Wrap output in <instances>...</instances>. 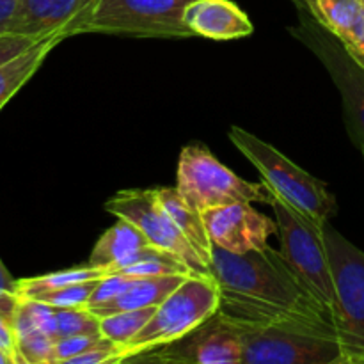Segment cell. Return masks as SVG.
<instances>
[{
    "mask_svg": "<svg viewBox=\"0 0 364 364\" xmlns=\"http://www.w3.org/2000/svg\"><path fill=\"white\" fill-rule=\"evenodd\" d=\"M210 274L219 287L217 315L224 322L338 338L329 309L270 245L244 255L213 245Z\"/></svg>",
    "mask_w": 364,
    "mask_h": 364,
    "instance_id": "6da1fadb",
    "label": "cell"
},
{
    "mask_svg": "<svg viewBox=\"0 0 364 364\" xmlns=\"http://www.w3.org/2000/svg\"><path fill=\"white\" fill-rule=\"evenodd\" d=\"M228 137L235 148L258 169L263 183L277 199H283L318 226H323L336 215V198L327 188V183L306 173L279 149L244 128L231 127Z\"/></svg>",
    "mask_w": 364,
    "mask_h": 364,
    "instance_id": "7a4b0ae2",
    "label": "cell"
},
{
    "mask_svg": "<svg viewBox=\"0 0 364 364\" xmlns=\"http://www.w3.org/2000/svg\"><path fill=\"white\" fill-rule=\"evenodd\" d=\"M294 6L297 9V23L288 27V32L327 70L341 96L348 137L361 151L364 148V63L352 55L336 36L316 23L302 4L294 2Z\"/></svg>",
    "mask_w": 364,
    "mask_h": 364,
    "instance_id": "3957f363",
    "label": "cell"
},
{
    "mask_svg": "<svg viewBox=\"0 0 364 364\" xmlns=\"http://www.w3.org/2000/svg\"><path fill=\"white\" fill-rule=\"evenodd\" d=\"M323 240L336 291L333 323L345 364H364V252L331 223L323 224Z\"/></svg>",
    "mask_w": 364,
    "mask_h": 364,
    "instance_id": "277c9868",
    "label": "cell"
},
{
    "mask_svg": "<svg viewBox=\"0 0 364 364\" xmlns=\"http://www.w3.org/2000/svg\"><path fill=\"white\" fill-rule=\"evenodd\" d=\"M176 188L188 205L199 212L231 203H267L276 196L265 183H252L228 169L205 144L194 142L181 149L176 171Z\"/></svg>",
    "mask_w": 364,
    "mask_h": 364,
    "instance_id": "5b68a950",
    "label": "cell"
},
{
    "mask_svg": "<svg viewBox=\"0 0 364 364\" xmlns=\"http://www.w3.org/2000/svg\"><path fill=\"white\" fill-rule=\"evenodd\" d=\"M219 299V287L212 276H188L162 304L156 306L144 329L123 348L121 363L180 340L196 327L203 326L217 315Z\"/></svg>",
    "mask_w": 364,
    "mask_h": 364,
    "instance_id": "8992f818",
    "label": "cell"
},
{
    "mask_svg": "<svg viewBox=\"0 0 364 364\" xmlns=\"http://www.w3.org/2000/svg\"><path fill=\"white\" fill-rule=\"evenodd\" d=\"M192 0H96L78 34H110L127 38H196L183 13Z\"/></svg>",
    "mask_w": 364,
    "mask_h": 364,
    "instance_id": "52a82bcc",
    "label": "cell"
},
{
    "mask_svg": "<svg viewBox=\"0 0 364 364\" xmlns=\"http://www.w3.org/2000/svg\"><path fill=\"white\" fill-rule=\"evenodd\" d=\"M270 206L277 223L279 252L291 270L297 274L299 279L333 315L336 291H334L333 270L323 240V226L309 220L283 199L276 198Z\"/></svg>",
    "mask_w": 364,
    "mask_h": 364,
    "instance_id": "ba28073f",
    "label": "cell"
},
{
    "mask_svg": "<svg viewBox=\"0 0 364 364\" xmlns=\"http://www.w3.org/2000/svg\"><path fill=\"white\" fill-rule=\"evenodd\" d=\"M235 331L244 348L242 364H345L338 338L281 327H235Z\"/></svg>",
    "mask_w": 364,
    "mask_h": 364,
    "instance_id": "9c48e42d",
    "label": "cell"
},
{
    "mask_svg": "<svg viewBox=\"0 0 364 364\" xmlns=\"http://www.w3.org/2000/svg\"><path fill=\"white\" fill-rule=\"evenodd\" d=\"M105 210L117 219L134 223L155 247L176 255L196 274L212 276L198 251L192 247L191 242L183 237L166 210L160 206L155 188H130V191L117 192L105 203Z\"/></svg>",
    "mask_w": 364,
    "mask_h": 364,
    "instance_id": "30bf717a",
    "label": "cell"
},
{
    "mask_svg": "<svg viewBox=\"0 0 364 364\" xmlns=\"http://www.w3.org/2000/svg\"><path fill=\"white\" fill-rule=\"evenodd\" d=\"M242 355L244 348L235 327L224 322L219 315H213L180 340L134 355L127 363L242 364Z\"/></svg>",
    "mask_w": 364,
    "mask_h": 364,
    "instance_id": "8fae6325",
    "label": "cell"
},
{
    "mask_svg": "<svg viewBox=\"0 0 364 364\" xmlns=\"http://www.w3.org/2000/svg\"><path fill=\"white\" fill-rule=\"evenodd\" d=\"M210 240L217 247L244 255L269 245V237L277 233L276 219H269L252 203H231L203 212Z\"/></svg>",
    "mask_w": 364,
    "mask_h": 364,
    "instance_id": "7c38bea8",
    "label": "cell"
},
{
    "mask_svg": "<svg viewBox=\"0 0 364 364\" xmlns=\"http://www.w3.org/2000/svg\"><path fill=\"white\" fill-rule=\"evenodd\" d=\"M96 0H18L13 32L46 38L60 32L77 36V28L91 14Z\"/></svg>",
    "mask_w": 364,
    "mask_h": 364,
    "instance_id": "4fadbf2b",
    "label": "cell"
},
{
    "mask_svg": "<svg viewBox=\"0 0 364 364\" xmlns=\"http://www.w3.org/2000/svg\"><path fill=\"white\" fill-rule=\"evenodd\" d=\"M183 21L196 36L213 41H233L255 32L247 14L231 0H192Z\"/></svg>",
    "mask_w": 364,
    "mask_h": 364,
    "instance_id": "5bb4252c",
    "label": "cell"
},
{
    "mask_svg": "<svg viewBox=\"0 0 364 364\" xmlns=\"http://www.w3.org/2000/svg\"><path fill=\"white\" fill-rule=\"evenodd\" d=\"M188 276H164V277H135L130 287L121 291L117 297L103 302V304L87 308L96 316H109L112 313L128 311V309H142L159 306L187 279Z\"/></svg>",
    "mask_w": 364,
    "mask_h": 364,
    "instance_id": "9a60e30c",
    "label": "cell"
},
{
    "mask_svg": "<svg viewBox=\"0 0 364 364\" xmlns=\"http://www.w3.org/2000/svg\"><path fill=\"white\" fill-rule=\"evenodd\" d=\"M155 196L156 199H159L160 206L166 210V213L171 217V220L176 224L178 230L183 233V237L191 242L192 247H194L196 251H198V255L201 256L203 263L210 269L213 244L212 240H210V235L208 230H206L203 213L199 212V210H196L192 205H188L183 199V196L178 192L176 187L155 188Z\"/></svg>",
    "mask_w": 364,
    "mask_h": 364,
    "instance_id": "2e32d148",
    "label": "cell"
},
{
    "mask_svg": "<svg viewBox=\"0 0 364 364\" xmlns=\"http://www.w3.org/2000/svg\"><path fill=\"white\" fill-rule=\"evenodd\" d=\"M151 245V242L134 223L127 219H117V223L109 228L95 244L89 256V265L103 267L110 274L121 263L127 262L132 255Z\"/></svg>",
    "mask_w": 364,
    "mask_h": 364,
    "instance_id": "e0dca14e",
    "label": "cell"
},
{
    "mask_svg": "<svg viewBox=\"0 0 364 364\" xmlns=\"http://www.w3.org/2000/svg\"><path fill=\"white\" fill-rule=\"evenodd\" d=\"M308 9L326 31L336 36L345 46L352 45L364 16V0H291Z\"/></svg>",
    "mask_w": 364,
    "mask_h": 364,
    "instance_id": "ac0fdd59",
    "label": "cell"
},
{
    "mask_svg": "<svg viewBox=\"0 0 364 364\" xmlns=\"http://www.w3.org/2000/svg\"><path fill=\"white\" fill-rule=\"evenodd\" d=\"M64 39H66L64 34L55 32V34L48 36L43 41H39L38 45L25 50L23 53H20V55L0 66V110L34 77V73L43 66L48 53Z\"/></svg>",
    "mask_w": 364,
    "mask_h": 364,
    "instance_id": "d6986e66",
    "label": "cell"
},
{
    "mask_svg": "<svg viewBox=\"0 0 364 364\" xmlns=\"http://www.w3.org/2000/svg\"><path fill=\"white\" fill-rule=\"evenodd\" d=\"M105 276H109V270L103 269V267H95V265L75 267V269L50 272V274H45V276L16 279L14 294H16L20 299H34L36 295L45 294V291L59 290V288L70 287V284H77V283H85V281L103 279Z\"/></svg>",
    "mask_w": 364,
    "mask_h": 364,
    "instance_id": "ffe728a7",
    "label": "cell"
},
{
    "mask_svg": "<svg viewBox=\"0 0 364 364\" xmlns=\"http://www.w3.org/2000/svg\"><path fill=\"white\" fill-rule=\"evenodd\" d=\"M155 309L156 308L153 306V308L128 309V311L102 316L100 318V334L112 341V343L119 345L121 348H124L144 329L146 323L149 322V318L155 313Z\"/></svg>",
    "mask_w": 364,
    "mask_h": 364,
    "instance_id": "44dd1931",
    "label": "cell"
},
{
    "mask_svg": "<svg viewBox=\"0 0 364 364\" xmlns=\"http://www.w3.org/2000/svg\"><path fill=\"white\" fill-rule=\"evenodd\" d=\"M100 281L102 279L85 281V283L70 284V287L59 288V290L45 291V294L36 295L32 301L45 302V304L52 306V308H57V309L87 308L89 301H91L92 294H95Z\"/></svg>",
    "mask_w": 364,
    "mask_h": 364,
    "instance_id": "7402d4cb",
    "label": "cell"
},
{
    "mask_svg": "<svg viewBox=\"0 0 364 364\" xmlns=\"http://www.w3.org/2000/svg\"><path fill=\"white\" fill-rule=\"evenodd\" d=\"M20 364H52L55 338L41 331H27L16 336Z\"/></svg>",
    "mask_w": 364,
    "mask_h": 364,
    "instance_id": "603a6c76",
    "label": "cell"
},
{
    "mask_svg": "<svg viewBox=\"0 0 364 364\" xmlns=\"http://www.w3.org/2000/svg\"><path fill=\"white\" fill-rule=\"evenodd\" d=\"M57 334L75 336V334H100V316L87 308L57 309Z\"/></svg>",
    "mask_w": 364,
    "mask_h": 364,
    "instance_id": "cb8c5ba5",
    "label": "cell"
},
{
    "mask_svg": "<svg viewBox=\"0 0 364 364\" xmlns=\"http://www.w3.org/2000/svg\"><path fill=\"white\" fill-rule=\"evenodd\" d=\"M102 334H75V336L57 338L53 345L52 364H68L73 358L84 354L87 348L102 340Z\"/></svg>",
    "mask_w": 364,
    "mask_h": 364,
    "instance_id": "d4e9b609",
    "label": "cell"
},
{
    "mask_svg": "<svg viewBox=\"0 0 364 364\" xmlns=\"http://www.w3.org/2000/svg\"><path fill=\"white\" fill-rule=\"evenodd\" d=\"M46 38H48V36H46ZM43 39L45 38L18 34V32H6V34H0V66L6 64L7 60L14 59L16 55H20V53H23L25 50L38 45V43L43 41Z\"/></svg>",
    "mask_w": 364,
    "mask_h": 364,
    "instance_id": "484cf974",
    "label": "cell"
},
{
    "mask_svg": "<svg viewBox=\"0 0 364 364\" xmlns=\"http://www.w3.org/2000/svg\"><path fill=\"white\" fill-rule=\"evenodd\" d=\"M16 11L18 0H0V34L13 32Z\"/></svg>",
    "mask_w": 364,
    "mask_h": 364,
    "instance_id": "4316f807",
    "label": "cell"
},
{
    "mask_svg": "<svg viewBox=\"0 0 364 364\" xmlns=\"http://www.w3.org/2000/svg\"><path fill=\"white\" fill-rule=\"evenodd\" d=\"M348 52L364 63V16H363L361 25H359L358 32H355L354 39H352V45L348 46Z\"/></svg>",
    "mask_w": 364,
    "mask_h": 364,
    "instance_id": "83f0119b",
    "label": "cell"
},
{
    "mask_svg": "<svg viewBox=\"0 0 364 364\" xmlns=\"http://www.w3.org/2000/svg\"><path fill=\"white\" fill-rule=\"evenodd\" d=\"M16 288V279L9 274V270L6 269V265L0 259V294H6V291H14Z\"/></svg>",
    "mask_w": 364,
    "mask_h": 364,
    "instance_id": "f1b7e54d",
    "label": "cell"
},
{
    "mask_svg": "<svg viewBox=\"0 0 364 364\" xmlns=\"http://www.w3.org/2000/svg\"><path fill=\"white\" fill-rule=\"evenodd\" d=\"M361 155H363V159H364V148L361 149Z\"/></svg>",
    "mask_w": 364,
    "mask_h": 364,
    "instance_id": "f546056e",
    "label": "cell"
}]
</instances>
